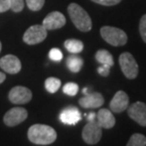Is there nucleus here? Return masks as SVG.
Here are the masks:
<instances>
[{
  "mask_svg": "<svg viewBox=\"0 0 146 146\" xmlns=\"http://www.w3.org/2000/svg\"><path fill=\"white\" fill-rule=\"evenodd\" d=\"M28 138L34 144L49 145L56 141L57 133L48 125L33 124L28 130Z\"/></svg>",
  "mask_w": 146,
  "mask_h": 146,
  "instance_id": "f257e3e1",
  "label": "nucleus"
},
{
  "mask_svg": "<svg viewBox=\"0 0 146 146\" xmlns=\"http://www.w3.org/2000/svg\"><path fill=\"white\" fill-rule=\"evenodd\" d=\"M68 11L72 23L79 31L86 33L92 29V21L89 14L76 3L69 4Z\"/></svg>",
  "mask_w": 146,
  "mask_h": 146,
  "instance_id": "f03ea898",
  "label": "nucleus"
},
{
  "mask_svg": "<svg viewBox=\"0 0 146 146\" xmlns=\"http://www.w3.org/2000/svg\"><path fill=\"white\" fill-rule=\"evenodd\" d=\"M100 33L103 39L106 43L110 44L111 46H124L127 42L126 33L119 28L110 27V26H104V27H102Z\"/></svg>",
  "mask_w": 146,
  "mask_h": 146,
  "instance_id": "7ed1b4c3",
  "label": "nucleus"
},
{
  "mask_svg": "<svg viewBox=\"0 0 146 146\" xmlns=\"http://www.w3.org/2000/svg\"><path fill=\"white\" fill-rule=\"evenodd\" d=\"M119 66L124 76L130 80L135 79L139 74V66L130 52H123L119 58Z\"/></svg>",
  "mask_w": 146,
  "mask_h": 146,
  "instance_id": "20e7f679",
  "label": "nucleus"
},
{
  "mask_svg": "<svg viewBox=\"0 0 146 146\" xmlns=\"http://www.w3.org/2000/svg\"><path fill=\"white\" fill-rule=\"evenodd\" d=\"M102 135H103L102 127L98 124L97 121H88L84 125L83 132H82L83 139L89 145L97 144L101 141Z\"/></svg>",
  "mask_w": 146,
  "mask_h": 146,
  "instance_id": "39448f33",
  "label": "nucleus"
},
{
  "mask_svg": "<svg viewBox=\"0 0 146 146\" xmlns=\"http://www.w3.org/2000/svg\"><path fill=\"white\" fill-rule=\"evenodd\" d=\"M48 33L43 25H33L25 31L23 41L28 45H36L46 38Z\"/></svg>",
  "mask_w": 146,
  "mask_h": 146,
  "instance_id": "423d86ee",
  "label": "nucleus"
},
{
  "mask_svg": "<svg viewBox=\"0 0 146 146\" xmlns=\"http://www.w3.org/2000/svg\"><path fill=\"white\" fill-rule=\"evenodd\" d=\"M33 99V93L28 87L17 86L9 92V100L14 104H24L30 103Z\"/></svg>",
  "mask_w": 146,
  "mask_h": 146,
  "instance_id": "0eeeda50",
  "label": "nucleus"
},
{
  "mask_svg": "<svg viewBox=\"0 0 146 146\" xmlns=\"http://www.w3.org/2000/svg\"><path fill=\"white\" fill-rule=\"evenodd\" d=\"M28 118V111L24 107H13L8 111L4 116V123L7 126L13 127L20 124Z\"/></svg>",
  "mask_w": 146,
  "mask_h": 146,
  "instance_id": "6e6552de",
  "label": "nucleus"
},
{
  "mask_svg": "<svg viewBox=\"0 0 146 146\" xmlns=\"http://www.w3.org/2000/svg\"><path fill=\"white\" fill-rule=\"evenodd\" d=\"M128 116L137 123L146 126V104L142 102H136L127 107Z\"/></svg>",
  "mask_w": 146,
  "mask_h": 146,
  "instance_id": "1a4fd4ad",
  "label": "nucleus"
},
{
  "mask_svg": "<svg viewBox=\"0 0 146 146\" xmlns=\"http://www.w3.org/2000/svg\"><path fill=\"white\" fill-rule=\"evenodd\" d=\"M66 17L60 11H52L48 13L43 20V26L48 30H57L66 25Z\"/></svg>",
  "mask_w": 146,
  "mask_h": 146,
  "instance_id": "9d476101",
  "label": "nucleus"
},
{
  "mask_svg": "<svg viewBox=\"0 0 146 146\" xmlns=\"http://www.w3.org/2000/svg\"><path fill=\"white\" fill-rule=\"evenodd\" d=\"M0 68L9 74H16L21 70V62L16 56L8 54L0 59Z\"/></svg>",
  "mask_w": 146,
  "mask_h": 146,
  "instance_id": "9b49d317",
  "label": "nucleus"
},
{
  "mask_svg": "<svg viewBox=\"0 0 146 146\" xmlns=\"http://www.w3.org/2000/svg\"><path fill=\"white\" fill-rule=\"evenodd\" d=\"M104 104L103 95L99 92L87 93L79 100V104L84 108H99Z\"/></svg>",
  "mask_w": 146,
  "mask_h": 146,
  "instance_id": "f8f14e48",
  "label": "nucleus"
},
{
  "mask_svg": "<svg viewBox=\"0 0 146 146\" xmlns=\"http://www.w3.org/2000/svg\"><path fill=\"white\" fill-rule=\"evenodd\" d=\"M128 106H129V98L126 93L122 90H119L114 95L109 104L111 111L115 113L122 112L125 109H127Z\"/></svg>",
  "mask_w": 146,
  "mask_h": 146,
  "instance_id": "ddd939ff",
  "label": "nucleus"
},
{
  "mask_svg": "<svg viewBox=\"0 0 146 146\" xmlns=\"http://www.w3.org/2000/svg\"><path fill=\"white\" fill-rule=\"evenodd\" d=\"M60 121L64 124L66 125H75L81 121L82 115L77 107L68 106L66 107L60 114Z\"/></svg>",
  "mask_w": 146,
  "mask_h": 146,
  "instance_id": "4468645a",
  "label": "nucleus"
},
{
  "mask_svg": "<svg viewBox=\"0 0 146 146\" xmlns=\"http://www.w3.org/2000/svg\"><path fill=\"white\" fill-rule=\"evenodd\" d=\"M97 122L102 128L106 129H110L112 128L116 123L115 117L113 116V113L110 110L103 108L100 109V111L97 114Z\"/></svg>",
  "mask_w": 146,
  "mask_h": 146,
  "instance_id": "2eb2a0df",
  "label": "nucleus"
},
{
  "mask_svg": "<svg viewBox=\"0 0 146 146\" xmlns=\"http://www.w3.org/2000/svg\"><path fill=\"white\" fill-rule=\"evenodd\" d=\"M84 61L81 57L77 55H70L66 59V66L73 73H77L83 68Z\"/></svg>",
  "mask_w": 146,
  "mask_h": 146,
  "instance_id": "dca6fc26",
  "label": "nucleus"
},
{
  "mask_svg": "<svg viewBox=\"0 0 146 146\" xmlns=\"http://www.w3.org/2000/svg\"><path fill=\"white\" fill-rule=\"evenodd\" d=\"M95 58L101 65H107L109 66H113L114 65L112 54L109 51H107L106 49H100V50H98L95 54Z\"/></svg>",
  "mask_w": 146,
  "mask_h": 146,
  "instance_id": "f3484780",
  "label": "nucleus"
},
{
  "mask_svg": "<svg viewBox=\"0 0 146 146\" xmlns=\"http://www.w3.org/2000/svg\"><path fill=\"white\" fill-rule=\"evenodd\" d=\"M65 48L71 53H80L84 49V44L78 39H68L65 42Z\"/></svg>",
  "mask_w": 146,
  "mask_h": 146,
  "instance_id": "a211bd4d",
  "label": "nucleus"
},
{
  "mask_svg": "<svg viewBox=\"0 0 146 146\" xmlns=\"http://www.w3.org/2000/svg\"><path fill=\"white\" fill-rule=\"evenodd\" d=\"M61 86V81L58 78L49 77L45 81V87L46 91L49 93H55Z\"/></svg>",
  "mask_w": 146,
  "mask_h": 146,
  "instance_id": "6ab92c4d",
  "label": "nucleus"
},
{
  "mask_svg": "<svg viewBox=\"0 0 146 146\" xmlns=\"http://www.w3.org/2000/svg\"><path fill=\"white\" fill-rule=\"evenodd\" d=\"M127 146H145L146 145V137L142 134H133L132 137L127 142Z\"/></svg>",
  "mask_w": 146,
  "mask_h": 146,
  "instance_id": "aec40b11",
  "label": "nucleus"
},
{
  "mask_svg": "<svg viewBox=\"0 0 146 146\" xmlns=\"http://www.w3.org/2000/svg\"><path fill=\"white\" fill-rule=\"evenodd\" d=\"M28 8L33 11H38L45 5V0H26Z\"/></svg>",
  "mask_w": 146,
  "mask_h": 146,
  "instance_id": "412c9836",
  "label": "nucleus"
},
{
  "mask_svg": "<svg viewBox=\"0 0 146 146\" xmlns=\"http://www.w3.org/2000/svg\"><path fill=\"white\" fill-rule=\"evenodd\" d=\"M78 90H79V86L75 83H68L63 87L64 93L68 96H75L78 93Z\"/></svg>",
  "mask_w": 146,
  "mask_h": 146,
  "instance_id": "4be33fe9",
  "label": "nucleus"
},
{
  "mask_svg": "<svg viewBox=\"0 0 146 146\" xmlns=\"http://www.w3.org/2000/svg\"><path fill=\"white\" fill-rule=\"evenodd\" d=\"M48 57H49V59L54 61V62H60V61L63 59V53L59 48H54L49 50Z\"/></svg>",
  "mask_w": 146,
  "mask_h": 146,
  "instance_id": "5701e85b",
  "label": "nucleus"
},
{
  "mask_svg": "<svg viewBox=\"0 0 146 146\" xmlns=\"http://www.w3.org/2000/svg\"><path fill=\"white\" fill-rule=\"evenodd\" d=\"M11 10L14 13H20L24 9V0H9Z\"/></svg>",
  "mask_w": 146,
  "mask_h": 146,
  "instance_id": "b1692460",
  "label": "nucleus"
},
{
  "mask_svg": "<svg viewBox=\"0 0 146 146\" xmlns=\"http://www.w3.org/2000/svg\"><path fill=\"white\" fill-rule=\"evenodd\" d=\"M139 33H141V36L142 38V40L146 43V14L142 15L141 18V21H139Z\"/></svg>",
  "mask_w": 146,
  "mask_h": 146,
  "instance_id": "393cba45",
  "label": "nucleus"
},
{
  "mask_svg": "<svg viewBox=\"0 0 146 146\" xmlns=\"http://www.w3.org/2000/svg\"><path fill=\"white\" fill-rule=\"evenodd\" d=\"M91 1L103 6H114L119 4L121 0H91Z\"/></svg>",
  "mask_w": 146,
  "mask_h": 146,
  "instance_id": "a878e982",
  "label": "nucleus"
},
{
  "mask_svg": "<svg viewBox=\"0 0 146 146\" xmlns=\"http://www.w3.org/2000/svg\"><path fill=\"white\" fill-rule=\"evenodd\" d=\"M110 68L111 66H107V65H102L101 66H99L98 68V73L103 77H106V76L109 75L110 72Z\"/></svg>",
  "mask_w": 146,
  "mask_h": 146,
  "instance_id": "bb28decb",
  "label": "nucleus"
},
{
  "mask_svg": "<svg viewBox=\"0 0 146 146\" xmlns=\"http://www.w3.org/2000/svg\"><path fill=\"white\" fill-rule=\"evenodd\" d=\"M11 9L9 0H0V13H5Z\"/></svg>",
  "mask_w": 146,
  "mask_h": 146,
  "instance_id": "cd10ccee",
  "label": "nucleus"
},
{
  "mask_svg": "<svg viewBox=\"0 0 146 146\" xmlns=\"http://www.w3.org/2000/svg\"><path fill=\"white\" fill-rule=\"evenodd\" d=\"M96 114L94 113V112H91V113H89L88 115H86V117H87V121H96L95 119V118H96Z\"/></svg>",
  "mask_w": 146,
  "mask_h": 146,
  "instance_id": "c85d7f7f",
  "label": "nucleus"
},
{
  "mask_svg": "<svg viewBox=\"0 0 146 146\" xmlns=\"http://www.w3.org/2000/svg\"><path fill=\"white\" fill-rule=\"evenodd\" d=\"M5 79H6V74H4L3 72H0V84L5 81Z\"/></svg>",
  "mask_w": 146,
  "mask_h": 146,
  "instance_id": "c756f323",
  "label": "nucleus"
},
{
  "mask_svg": "<svg viewBox=\"0 0 146 146\" xmlns=\"http://www.w3.org/2000/svg\"><path fill=\"white\" fill-rule=\"evenodd\" d=\"M83 93H84V95L87 94V93H88V92H87V88H84V90H83Z\"/></svg>",
  "mask_w": 146,
  "mask_h": 146,
  "instance_id": "7c9ffc66",
  "label": "nucleus"
},
{
  "mask_svg": "<svg viewBox=\"0 0 146 146\" xmlns=\"http://www.w3.org/2000/svg\"><path fill=\"white\" fill-rule=\"evenodd\" d=\"M1 48H2V44L0 42V52H1Z\"/></svg>",
  "mask_w": 146,
  "mask_h": 146,
  "instance_id": "2f4dec72",
  "label": "nucleus"
}]
</instances>
